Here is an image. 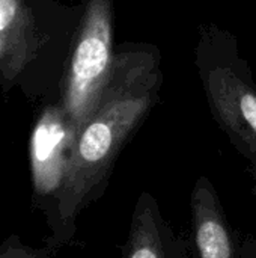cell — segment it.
Listing matches in <instances>:
<instances>
[{
	"mask_svg": "<svg viewBox=\"0 0 256 258\" xmlns=\"http://www.w3.org/2000/svg\"><path fill=\"white\" fill-rule=\"evenodd\" d=\"M81 8L53 0H0V88L8 95L21 88L32 98L41 92L38 70L50 59L54 32L77 27Z\"/></svg>",
	"mask_w": 256,
	"mask_h": 258,
	"instance_id": "3957f363",
	"label": "cell"
},
{
	"mask_svg": "<svg viewBox=\"0 0 256 258\" xmlns=\"http://www.w3.org/2000/svg\"><path fill=\"white\" fill-rule=\"evenodd\" d=\"M163 83L160 50L125 42L115 50L113 67L98 103L78 132L63 186L45 219V243L57 251L71 242L80 213L107 187L116 159L158 100Z\"/></svg>",
	"mask_w": 256,
	"mask_h": 258,
	"instance_id": "6da1fadb",
	"label": "cell"
},
{
	"mask_svg": "<svg viewBox=\"0 0 256 258\" xmlns=\"http://www.w3.org/2000/svg\"><path fill=\"white\" fill-rule=\"evenodd\" d=\"M75 132L59 100L45 104L35 118L29 139L33 207L50 216L63 186Z\"/></svg>",
	"mask_w": 256,
	"mask_h": 258,
	"instance_id": "5b68a950",
	"label": "cell"
},
{
	"mask_svg": "<svg viewBox=\"0 0 256 258\" xmlns=\"http://www.w3.org/2000/svg\"><path fill=\"white\" fill-rule=\"evenodd\" d=\"M241 255L243 258H256V239L252 234L244 237L241 243Z\"/></svg>",
	"mask_w": 256,
	"mask_h": 258,
	"instance_id": "9c48e42d",
	"label": "cell"
},
{
	"mask_svg": "<svg viewBox=\"0 0 256 258\" xmlns=\"http://www.w3.org/2000/svg\"><path fill=\"white\" fill-rule=\"evenodd\" d=\"M124 258H193L187 240L175 233L149 192H142L134 204Z\"/></svg>",
	"mask_w": 256,
	"mask_h": 258,
	"instance_id": "52a82bcc",
	"label": "cell"
},
{
	"mask_svg": "<svg viewBox=\"0 0 256 258\" xmlns=\"http://www.w3.org/2000/svg\"><path fill=\"white\" fill-rule=\"evenodd\" d=\"M195 65L216 122L256 171V85L235 36L202 26Z\"/></svg>",
	"mask_w": 256,
	"mask_h": 258,
	"instance_id": "7a4b0ae2",
	"label": "cell"
},
{
	"mask_svg": "<svg viewBox=\"0 0 256 258\" xmlns=\"http://www.w3.org/2000/svg\"><path fill=\"white\" fill-rule=\"evenodd\" d=\"M192 257L243 258L241 245L225 215L211 180L201 175L190 194Z\"/></svg>",
	"mask_w": 256,
	"mask_h": 258,
	"instance_id": "8992f818",
	"label": "cell"
},
{
	"mask_svg": "<svg viewBox=\"0 0 256 258\" xmlns=\"http://www.w3.org/2000/svg\"><path fill=\"white\" fill-rule=\"evenodd\" d=\"M113 59V0H84L59 88L75 138L98 103Z\"/></svg>",
	"mask_w": 256,
	"mask_h": 258,
	"instance_id": "277c9868",
	"label": "cell"
},
{
	"mask_svg": "<svg viewBox=\"0 0 256 258\" xmlns=\"http://www.w3.org/2000/svg\"><path fill=\"white\" fill-rule=\"evenodd\" d=\"M54 249L45 246H32L12 234L0 242V258H54Z\"/></svg>",
	"mask_w": 256,
	"mask_h": 258,
	"instance_id": "ba28073f",
	"label": "cell"
}]
</instances>
